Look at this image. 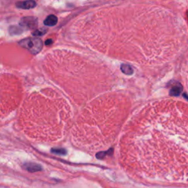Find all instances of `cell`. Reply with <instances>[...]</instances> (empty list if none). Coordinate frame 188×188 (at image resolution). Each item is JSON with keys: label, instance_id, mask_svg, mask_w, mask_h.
<instances>
[{"label": "cell", "instance_id": "obj_10", "mask_svg": "<svg viewBox=\"0 0 188 188\" xmlns=\"http://www.w3.org/2000/svg\"><path fill=\"white\" fill-rule=\"evenodd\" d=\"M46 32V29H40V30H35L32 34H33V35H35V36H40V35H44Z\"/></svg>", "mask_w": 188, "mask_h": 188}, {"label": "cell", "instance_id": "obj_1", "mask_svg": "<svg viewBox=\"0 0 188 188\" xmlns=\"http://www.w3.org/2000/svg\"><path fill=\"white\" fill-rule=\"evenodd\" d=\"M19 44L23 48L29 50L32 54H37L43 48V42L40 38H26L20 40Z\"/></svg>", "mask_w": 188, "mask_h": 188}, {"label": "cell", "instance_id": "obj_4", "mask_svg": "<svg viewBox=\"0 0 188 188\" xmlns=\"http://www.w3.org/2000/svg\"><path fill=\"white\" fill-rule=\"evenodd\" d=\"M23 167H24L25 170H27V171H29V172L30 173L38 172V171H41L42 169V167L40 165L34 163H25V164H24V165H23Z\"/></svg>", "mask_w": 188, "mask_h": 188}, {"label": "cell", "instance_id": "obj_6", "mask_svg": "<svg viewBox=\"0 0 188 188\" xmlns=\"http://www.w3.org/2000/svg\"><path fill=\"white\" fill-rule=\"evenodd\" d=\"M183 88L180 84H177L174 86L172 87V88L170 91V95L172 96H178L180 95V93H182Z\"/></svg>", "mask_w": 188, "mask_h": 188}, {"label": "cell", "instance_id": "obj_12", "mask_svg": "<svg viewBox=\"0 0 188 188\" xmlns=\"http://www.w3.org/2000/svg\"><path fill=\"white\" fill-rule=\"evenodd\" d=\"M46 45H50V44H51V43H52V40H51V39H49V40H47L46 41Z\"/></svg>", "mask_w": 188, "mask_h": 188}, {"label": "cell", "instance_id": "obj_3", "mask_svg": "<svg viewBox=\"0 0 188 188\" xmlns=\"http://www.w3.org/2000/svg\"><path fill=\"white\" fill-rule=\"evenodd\" d=\"M36 6V2L34 0H26L22 2H19L16 3V7L20 9H24V10H29L35 8Z\"/></svg>", "mask_w": 188, "mask_h": 188}, {"label": "cell", "instance_id": "obj_8", "mask_svg": "<svg viewBox=\"0 0 188 188\" xmlns=\"http://www.w3.org/2000/svg\"><path fill=\"white\" fill-rule=\"evenodd\" d=\"M121 71L123 72L124 73L127 75H132L134 72V70L132 68V66L129 65H126V64H122L121 66Z\"/></svg>", "mask_w": 188, "mask_h": 188}, {"label": "cell", "instance_id": "obj_11", "mask_svg": "<svg viewBox=\"0 0 188 188\" xmlns=\"http://www.w3.org/2000/svg\"><path fill=\"white\" fill-rule=\"evenodd\" d=\"M106 152H99V153H98L97 154H96V157L98 158V159H103V158L106 155Z\"/></svg>", "mask_w": 188, "mask_h": 188}, {"label": "cell", "instance_id": "obj_7", "mask_svg": "<svg viewBox=\"0 0 188 188\" xmlns=\"http://www.w3.org/2000/svg\"><path fill=\"white\" fill-rule=\"evenodd\" d=\"M24 29L21 26H11L9 28V32L10 35H20L24 32Z\"/></svg>", "mask_w": 188, "mask_h": 188}, {"label": "cell", "instance_id": "obj_9", "mask_svg": "<svg viewBox=\"0 0 188 188\" xmlns=\"http://www.w3.org/2000/svg\"><path fill=\"white\" fill-rule=\"evenodd\" d=\"M51 152L53 154L58 155H65L67 153V151L65 148H51Z\"/></svg>", "mask_w": 188, "mask_h": 188}, {"label": "cell", "instance_id": "obj_2", "mask_svg": "<svg viewBox=\"0 0 188 188\" xmlns=\"http://www.w3.org/2000/svg\"><path fill=\"white\" fill-rule=\"evenodd\" d=\"M19 24L24 30H33L38 26V19L32 16L24 17L21 19Z\"/></svg>", "mask_w": 188, "mask_h": 188}, {"label": "cell", "instance_id": "obj_5", "mask_svg": "<svg viewBox=\"0 0 188 188\" xmlns=\"http://www.w3.org/2000/svg\"><path fill=\"white\" fill-rule=\"evenodd\" d=\"M58 23V18L54 15H50L46 18L44 21V24L47 27H51L54 26Z\"/></svg>", "mask_w": 188, "mask_h": 188}]
</instances>
